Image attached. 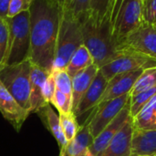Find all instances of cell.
<instances>
[{"label": "cell", "instance_id": "1", "mask_svg": "<svg viewBox=\"0 0 156 156\" xmlns=\"http://www.w3.org/2000/svg\"><path fill=\"white\" fill-rule=\"evenodd\" d=\"M61 8L55 0H33L29 7L30 50L28 59L51 73Z\"/></svg>", "mask_w": 156, "mask_h": 156}, {"label": "cell", "instance_id": "2", "mask_svg": "<svg viewBox=\"0 0 156 156\" xmlns=\"http://www.w3.org/2000/svg\"><path fill=\"white\" fill-rule=\"evenodd\" d=\"M80 23L83 45L90 51L93 63L99 69L121 54L112 37L110 20L99 21L88 13Z\"/></svg>", "mask_w": 156, "mask_h": 156}, {"label": "cell", "instance_id": "3", "mask_svg": "<svg viewBox=\"0 0 156 156\" xmlns=\"http://www.w3.org/2000/svg\"><path fill=\"white\" fill-rule=\"evenodd\" d=\"M81 45H83V37L80 23L65 4L61 7L60 22L51 72L66 69L72 55Z\"/></svg>", "mask_w": 156, "mask_h": 156}, {"label": "cell", "instance_id": "4", "mask_svg": "<svg viewBox=\"0 0 156 156\" xmlns=\"http://www.w3.org/2000/svg\"><path fill=\"white\" fill-rule=\"evenodd\" d=\"M8 37L3 68L20 63L28 58L30 50L29 10L13 17H6Z\"/></svg>", "mask_w": 156, "mask_h": 156}, {"label": "cell", "instance_id": "5", "mask_svg": "<svg viewBox=\"0 0 156 156\" xmlns=\"http://www.w3.org/2000/svg\"><path fill=\"white\" fill-rule=\"evenodd\" d=\"M144 22L142 0H115L110 16V27L117 48L124 38Z\"/></svg>", "mask_w": 156, "mask_h": 156}, {"label": "cell", "instance_id": "6", "mask_svg": "<svg viewBox=\"0 0 156 156\" xmlns=\"http://www.w3.org/2000/svg\"><path fill=\"white\" fill-rule=\"evenodd\" d=\"M33 64L27 58L0 69V81L18 104L30 113V74Z\"/></svg>", "mask_w": 156, "mask_h": 156}, {"label": "cell", "instance_id": "7", "mask_svg": "<svg viewBox=\"0 0 156 156\" xmlns=\"http://www.w3.org/2000/svg\"><path fill=\"white\" fill-rule=\"evenodd\" d=\"M118 50L133 52L156 61V23L144 22L124 38Z\"/></svg>", "mask_w": 156, "mask_h": 156}, {"label": "cell", "instance_id": "8", "mask_svg": "<svg viewBox=\"0 0 156 156\" xmlns=\"http://www.w3.org/2000/svg\"><path fill=\"white\" fill-rule=\"evenodd\" d=\"M156 66V61L142 55L122 51L114 59L100 69L104 78L109 81L114 76L129 71L144 69L146 68Z\"/></svg>", "mask_w": 156, "mask_h": 156}, {"label": "cell", "instance_id": "9", "mask_svg": "<svg viewBox=\"0 0 156 156\" xmlns=\"http://www.w3.org/2000/svg\"><path fill=\"white\" fill-rule=\"evenodd\" d=\"M130 94H124L113 100L100 103L97 105L90 114V129L95 138L119 114V112L129 103Z\"/></svg>", "mask_w": 156, "mask_h": 156}, {"label": "cell", "instance_id": "10", "mask_svg": "<svg viewBox=\"0 0 156 156\" xmlns=\"http://www.w3.org/2000/svg\"><path fill=\"white\" fill-rule=\"evenodd\" d=\"M130 114V101L119 112V114L96 136L91 144L89 151L95 156H99L108 146L113 136L121 130V128L131 119Z\"/></svg>", "mask_w": 156, "mask_h": 156}, {"label": "cell", "instance_id": "11", "mask_svg": "<svg viewBox=\"0 0 156 156\" xmlns=\"http://www.w3.org/2000/svg\"><path fill=\"white\" fill-rule=\"evenodd\" d=\"M0 112L16 131L19 132L23 123L30 114L23 109L0 81Z\"/></svg>", "mask_w": 156, "mask_h": 156}, {"label": "cell", "instance_id": "12", "mask_svg": "<svg viewBox=\"0 0 156 156\" xmlns=\"http://www.w3.org/2000/svg\"><path fill=\"white\" fill-rule=\"evenodd\" d=\"M143 70L144 69H138L118 74L111 79L108 81L107 87L100 101V103L113 100L127 93L130 94V91L132 90L135 81L137 80Z\"/></svg>", "mask_w": 156, "mask_h": 156}, {"label": "cell", "instance_id": "13", "mask_svg": "<svg viewBox=\"0 0 156 156\" xmlns=\"http://www.w3.org/2000/svg\"><path fill=\"white\" fill-rule=\"evenodd\" d=\"M133 129V122L131 118L113 136L106 149L99 156H132Z\"/></svg>", "mask_w": 156, "mask_h": 156}, {"label": "cell", "instance_id": "14", "mask_svg": "<svg viewBox=\"0 0 156 156\" xmlns=\"http://www.w3.org/2000/svg\"><path fill=\"white\" fill-rule=\"evenodd\" d=\"M107 84L108 80L104 78L101 70H99L90 88L84 93L76 110L73 112L76 117L83 115L89 111L93 110L100 103V101L105 91Z\"/></svg>", "mask_w": 156, "mask_h": 156}, {"label": "cell", "instance_id": "15", "mask_svg": "<svg viewBox=\"0 0 156 156\" xmlns=\"http://www.w3.org/2000/svg\"><path fill=\"white\" fill-rule=\"evenodd\" d=\"M49 72L33 65L30 74V113L37 112L39 109L45 106V102L42 96V90L47 78L49 76Z\"/></svg>", "mask_w": 156, "mask_h": 156}, {"label": "cell", "instance_id": "16", "mask_svg": "<svg viewBox=\"0 0 156 156\" xmlns=\"http://www.w3.org/2000/svg\"><path fill=\"white\" fill-rule=\"evenodd\" d=\"M156 154V129H133L132 156H154Z\"/></svg>", "mask_w": 156, "mask_h": 156}, {"label": "cell", "instance_id": "17", "mask_svg": "<svg viewBox=\"0 0 156 156\" xmlns=\"http://www.w3.org/2000/svg\"><path fill=\"white\" fill-rule=\"evenodd\" d=\"M100 69L92 64L85 69L77 73L72 79V112L76 110L82 96L90 88Z\"/></svg>", "mask_w": 156, "mask_h": 156}, {"label": "cell", "instance_id": "18", "mask_svg": "<svg viewBox=\"0 0 156 156\" xmlns=\"http://www.w3.org/2000/svg\"><path fill=\"white\" fill-rule=\"evenodd\" d=\"M90 114L85 122L80 127V130L74 139L69 142L65 149L68 156H85L93 143V136L90 129Z\"/></svg>", "mask_w": 156, "mask_h": 156}, {"label": "cell", "instance_id": "19", "mask_svg": "<svg viewBox=\"0 0 156 156\" xmlns=\"http://www.w3.org/2000/svg\"><path fill=\"white\" fill-rule=\"evenodd\" d=\"M37 112L40 115V118L42 119L46 127L48 128V130L50 132V133L58 142V144L60 150H65L68 145V142L66 141L62 129H61L59 116L52 109L51 104L47 103L45 106L39 109Z\"/></svg>", "mask_w": 156, "mask_h": 156}, {"label": "cell", "instance_id": "20", "mask_svg": "<svg viewBox=\"0 0 156 156\" xmlns=\"http://www.w3.org/2000/svg\"><path fill=\"white\" fill-rule=\"evenodd\" d=\"M133 122L134 129H156V95L133 118Z\"/></svg>", "mask_w": 156, "mask_h": 156}, {"label": "cell", "instance_id": "21", "mask_svg": "<svg viewBox=\"0 0 156 156\" xmlns=\"http://www.w3.org/2000/svg\"><path fill=\"white\" fill-rule=\"evenodd\" d=\"M92 64H94L93 58L90 51L84 45H81L72 55L65 70L72 79L77 73L85 69Z\"/></svg>", "mask_w": 156, "mask_h": 156}, {"label": "cell", "instance_id": "22", "mask_svg": "<svg viewBox=\"0 0 156 156\" xmlns=\"http://www.w3.org/2000/svg\"><path fill=\"white\" fill-rule=\"evenodd\" d=\"M156 86V66L146 68L143 70L137 80L135 81L132 90L130 91V98L138 93L154 88Z\"/></svg>", "mask_w": 156, "mask_h": 156}, {"label": "cell", "instance_id": "23", "mask_svg": "<svg viewBox=\"0 0 156 156\" xmlns=\"http://www.w3.org/2000/svg\"><path fill=\"white\" fill-rule=\"evenodd\" d=\"M115 0H90L89 14L99 21L110 20Z\"/></svg>", "mask_w": 156, "mask_h": 156}, {"label": "cell", "instance_id": "24", "mask_svg": "<svg viewBox=\"0 0 156 156\" xmlns=\"http://www.w3.org/2000/svg\"><path fill=\"white\" fill-rule=\"evenodd\" d=\"M61 129L68 144L71 142L80 130V125L77 122V117L73 112L68 114H58Z\"/></svg>", "mask_w": 156, "mask_h": 156}, {"label": "cell", "instance_id": "25", "mask_svg": "<svg viewBox=\"0 0 156 156\" xmlns=\"http://www.w3.org/2000/svg\"><path fill=\"white\" fill-rule=\"evenodd\" d=\"M156 95V86L142 91L137 95L130 98V114L133 118L154 96Z\"/></svg>", "mask_w": 156, "mask_h": 156}, {"label": "cell", "instance_id": "26", "mask_svg": "<svg viewBox=\"0 0 156 156\" xmlns=\"http://www.w3.org/2000/svg\"><path fill=\"white\" fill-rule=\"evenodd\" d=\"M54 76L56 89L67 96L70 97L72 100V80L69 76L67 71L64 70H57L51 72Z\"/></svg>", "mask_w": 156, "mask_h": 156}, {"label": "cell", "instance_id": "27", "mask_svg": "<svg viewBox=\"0 0 156 156\" xmlns=\"http://www.w3.org/2000/svg\"><path fill=\"white\" fill-rule=\"evenodd\" d=\"M59 112V114H68L72 112V100L70 97L67 96L66 94L62 93L61 91L56 89L55 94L50 101Z\"/></svg>", "mask_w": 156, "mask_h": 156}, {"label": "cell", "instance_id": "28", "mask_svg": "<svg viewBox=\"0 0 156 156\" xmlns=\"http://www.w3.org/2000/svg\"><path fill=\"white\" fill-rule=\"evenodd\" d=\"M90 0H67L65 4L71 10L75 17L80 21L90 11Z\"/></svg>", "mask_w": 156, "mask_h": 156}, {"label": "cell", "instance_id": "29", "mask_svg": "<svg viewBox=\"0 0 156 156\" xmlns=\"http://www.w3.org/2000/svg\"><path fill=\"white\" fill-rule=\"evenodd\" d=\"M8 37V26L6 18H0V69L3 68V62L5 55L6 44Z\"/></svg>", "mask_w": 156, "mask_h": 156}, {"label": "cell", "instance_id": "30", "mask_svg": "<svg viewBox=\"0 0 156 156\" xmlns=\"http://www.w3.org/2000/svg\"><path fill=\"white\" fill-rule=\"evenodd\" d=\"M32 1L33 0H11L8 8L7 17H13L23 11L29 10Z\"/></svg>", "mask_w": 156, "mask_h": 156}, {"label": "cell", "instance_id": "31", "mask_svg": "<svg viewBox=\"0 0 156 156\" xmlns=\"http://www.w3.org/2000/svg\"><path fill=\"white\" fill-rule=\"evenodd\" d=\"M144 22L156 23V0H147L143 3Z\"/></svg>", "mask_w": 156, "mask_h": 156}, {"label": "cell", "instance_id": "32", "mask_svg": "<svg viewBox=\"0 0 156 156\" xmlns=\"http://www.w3.org/2000/svg\"><path fill=\"white\" fill-rule=\"evenodd\" d=\"M56 91V84H55V80H54V76L52 73L49 74V76L47 78L44 86H43V90H42V96L43 99L45 101L46 103H50L54 94Z\"/></svg>", "mask_w": 156, "mask_h": 156}, {"label": "cell", "instance_id": "33", "mask_svg": "<svg viewBox=\"0 0 156 156\" xmlns=\"http://www.w3.org/2000/svg\"><path fill=\"white\" fill-rule=\"evenodd\" d=\"M10 1L11 0H0V18L5 19L7 17Z\"/></svg>", "mask_w": 156, "mask_h": 156}, {"label": "cell", "instance_id": "34", "mask_svg": "<svg viewBox=\"0 0 156 156\" xmlns=\"http://www.w3.org/2000/svg\"><path fill=\"white\" fill-rule=\"evenodd\" d=\"M57 3H58V5H59V7L61 8V7H63V5H65V3L67 2V0H55Z\"/></svg>", "mask_w": 156, "mask_h": 156}, {"label": "cell", "instance_id": "35", "mask_svg": "<svg viewBox=\"0 0 156 156\" xmlns=\"http://www.w3.org/2000/svg\"><path fill=\"white\" fill-rule=\"evenodd\" d=\"M59 156H68L65 150H60V153H59Z\"/></svg>", "mask_w": 156, "mask_h": 156}, {"label": "cell", "instance_id": "36", "mask_svg": "<svg viewBox=\"0 0 156 156\" xmlns=\"http://www.w3.org/2000/svg\"><path fill=\"white\" fill-rule=\"evenodd\" d=\"M85 156H95V155H93V154H91V153H90V152L89 151V152H88V153H87V154H85Z\"/></svg>", "mask_w": 156, "mask_h": 156}, {"label": "cell", "instance_id": "37", "mask_svg": "<svg viewBox=\"0 0 156 156\" xmlns=\"http://www.w3.org/2000/svg\"><path fill=\"white\" fill-rule=\"evenodd\" d=\"M142 1H143V3H144V2H145V1H147V0H142Z\"/></svg>", "mask_w": 156, "mask_h": 156}, {"label": "cell", "instance_id": "38", "mask_svg": "<svg viewBox=\"0 0 156 156\" xmlns=\"http://www.w3.org/2000/svg\"><path fill=\"white\" fill-rule=\"evenodd\" d=\"M154 156H156V154H155V155H154Z\"/></svg>", "mask_w": 156, "mask_h": 156}]
</instances>
